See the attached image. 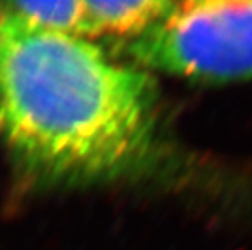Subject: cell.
I'll list each match as a JSON object with an SVG mask.
<instances>
[{
  "instance_id": "1",
  "label": "cell",
  "mask_w": 252,
  "mask_h": 250,
  "mask_svg": "<svg viewBox=\"0 0 252 250\" xmlns=\"http://www.w3.org/2000/svg\"><path fill=\"white\" fill-rule=\"evenodd\" d=\"M155 111L147 70L0 7V135L30 171L61 182L124 174L152 146Z\"/></svg>"
},
{
  "instance_id": "2",
  "label": "cell",
  "mask_w": 252,
  "mask_h": 250,
  "mask_svg": "<svg viewBox=\"0 0 252 250\" xmlns=\"http://www.w3.org/2000/svg\"><path fill=\"white\" fill-rule=\"evenodd\" d=\"M140 67L205 83L252 78V2H182L127 41Z\"/></svg>"
},
{
  "instance_id": "3",
  "label": "cell",
  "mask_w": 252,
  "mask_h": 250,
  "mask_svg": "<svg viewBox=\"0 0 252 250\" xmlns=\"http://www.w3.org/2000/svg\"><path fill=\"white\" fill-rule=\"evenodd\" d=\"M88 17V39L106 38L130 41L163 18L173 2H85Z\"/></svg>"
},
{
  "instance_id": "4",
  "label": "cell",
  "mask_w": 252,
  "mask_h": 250,
  "mask_svg": "<svg viewBox=\"0 0 252 250\" xmlns=\"http://www.w3.org/2000/svg\"><path fill=\"white\" fill-rule=\"evenodd\" d=\"M0 7L39 29L88 39L85 2H13Z\"/></svg>"
}]
</instances>
